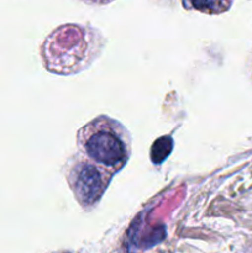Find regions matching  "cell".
I'll use <instances>...</instances> for the list:
<instances>
[{
  "label": "cell",
  "instance_id": "cell-1",
  "mask_svg": "<svg viewBox=\"0 0 252 253\" xmlns=\"http://www.w3.org/2000/svg\"><path fill=\"white\" fill-rule=\"evenodd\" d=\"M77 146L88 160L109 170L121 169L131 156V136L125 126L109 116H98L77 132Z\"/></svg>",
  "mask_w": 252,
  "mask_h": 253
},
{
  "label": "cell",
  "instance_id": "cell-3",
  "mask_svg": "<svg viewBox=\"0 0 252 253\" xmlns=\"http://www.w3.org/2000/svg\"><path fill=\"white\" fill-rule=\"evenodd\" d=\"M63 253H68V252H63Z\"/></svg>",
  "mask_w": 252,
  "mask_h": 253
},
{
  "label": "cell",
  "instance_id": "cell-2",
  "mask_svg": "<svg viewBox=\"0 0 252 253\" xmlns=\"http://www.w3.org/2000/svg\"><path fill=\"white\" fill-rule=\"evenodd\" d=\"M111 177L113 174L109 170L91 162L85 156L74 157L67 167V183L77 202L85 210L98 204Z\"/></svg>",
  "mask_w": 252,
  "mask_h": 253
}]
</instances>
